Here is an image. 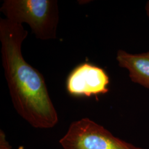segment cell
I'll return each instance as SVG.
<instances>
[{"label":"cell","mask_w":149,"mask_h":149,"mask_svg":"<svg viewBox=\"0 0 149 149\" xmlns=\"http://www.w3.org/2000/svg\"><path fill=\"white\" fill-rule=\"evenodd\" d=\"M28 36L22 24L0 19L1 56L11 101L17 113L32 127L48 129L59 121L44 76L22 53Z\"/></svg>","instance_id":"6da1fadb"},{"label":"cell","mask_w":149,"mask_h":149,"mask_svg":"<svg viewBox=\"0 0 149 149\" xmlns=\"http://www.w3.org/2000/svg\"><path fill=\"white\" fill-rule=\"evenodd\" d=\"M0 11L10 21L27 23L39 39L56 38L59 11L56 0H5Z\"/></svg>","instance_id":"7a4b0ae2"},{"label":"cell","mask_w":149,"mask_h":149,"mask_svg":"<svg viewBox=\"0 0 149 149\" xmlns=\"http://www.w3.org/2000/svg\"><path fill=\"white\" fill-rule=\"evenodd\" d=\"M59 143L63 149H146L118 138L88 118L72 123Z\"/></svg>","instance_id":"3957f363"},{"label":"cell","mask_w":149,"mask_h":149,"mask_svg":"<svg viewBox=\"0 0 149 149\" xmlns=\"http://www.w3.org/2000/svg\"><path fill=\"white\" fill-rule=\"evenodd\" d=\"M109 79L106 71L92 64L79 65L69 74L66 88L72 96L91 97L108 92Z\"/></svg>","instance_id":"277c9868"},{"label":"cell","mask_w":149,"mask_h":149,"mask_svg":"<svg viewBox=\"0 0 149 149\" xmlns=\"http://www.w3.org/2000/svg\"><path fill=\"white\" fill-rule=\"evenodd\" d=\"M116 59L120 68L128 70L132 82L149 89V52L133 54L119 50Z\"/></svg>","instance_id":"5b68a950"},{"label":"cell","mask_w":149,"mask_h":149,"mask_svg":"<svg viewBox=\"0 0 149 149\" xmlns=\"http://www.w3.org/2000/svg\"><path fill=\"white\" fill-rule=\"evenodd\" d=\"M0 149H12V146L6 140L5 134L1 130L0 132Z\"/></svg>","instance_id":"8992f818"},{"label":"cell","mask_w":149,"mask_h":149,"mask_svg":"<svg viewBox=\"0 0 149 149\" xmlns=\"http://www.w3.org/2000/svg\"><path fill=\"white\" fill-rule=\"evenodd\" d=\"M145 10H146V14H147V15L149 18V1L147 3H146V5L145 7Z\"/></svg>","instance_id":"52a82bcc"},{"label":"cell","mask_w":149,"mask_h":149,"mask_svg":"<svg viewBox=\"0 0 149 149\" xmlns=\"http://www.w3.org/2000/svg\"><path fill=\"white\" fill-rule=\"evenodd\" d=\"M24 149V147H23V146H19V147L18 148V149Z\"/></svg>","instance_id":"ba28073f"}]
</instances>
